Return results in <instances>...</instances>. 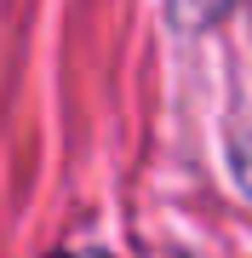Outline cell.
Instances as JSON below:
<instances>
[{
    "instance_id": "obj_1",
    "label": "cell",
    "mask_w": 252,
    "mask_h": 258,
    "mask_svg": "<svg viewBox=\"0 0 252 258\" xmlns=\"http://www.w3.org/2000/svg\"><path fill=\"white\" fill-rule=\"evenodd\" d=\"M229 6H235V0H172L178 23H189V29H206V23H218Z\"/></svg>"
},
{
    "instance_id": "obj_2",
    "label": "cell",
    "mask_w": 252,
    "mask_h": 258,
    "mask_svg": "<svg viewBox=\"0 0 252 258\" xmlns=\"http://www.w3.org/2000/svg\"><path fill=\"white\" fill-rule=\"evenodd\" d=\"M229 166H235V178H241V189L252 195V126L235 132V144H229Z\"/></svg>"
},
{
    "instance_id": "obj_3",
    "label": "cell",
    "mask_w": 252,
    "mask_h": 258,
    "mask_svg": "<svg viewBox=\"0 0 252 258\" xmlns=\"http://www.w3.org/2000/svg\"><path fill=\"white\" fill-rule=\"evenodd\" d=\"M52 258H109V252H98V247H63V252H52Z\"/></svg>"
}]
</instances>
